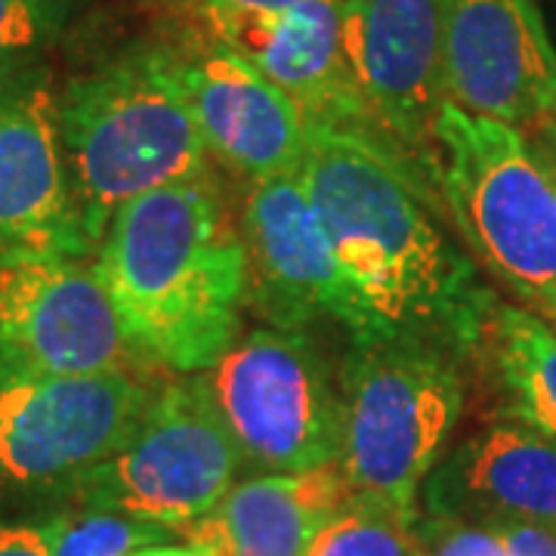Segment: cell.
Returning <instances> with one entry per match:
<instances>
[{"label": "cell", "instance_id": "1", "mask_svg": "<svg viewBox=\"0 0 556 556\" xmlns=\"http://www.w3.org/2000/svg\"><path fill=\"white\" fill-rule=\"evenodd\" d=\"M405 164L371 134L309 124L298 177L356 298L358 338H417L470 353L497 298L442 232Z\"/></svg>", "mask_w": 556, "mask_h": 556}, {"label": "cell", "instance_id": "2", "mask_svg": "<svg viewBox=\"0 0 556 556\" xmlns=\"http://www.w3.org/2000/svg\"><path fill=\"white\" fill-rule=\"evenodd\" d=\"M93 266L139 358L192 375L236 343L248 263L214 177L124 204Z\"/></svg>", "mask_w": 556, "mask_h": 556}, {"label": "cell", "instance_id": "3", "mask_svg": "<svg viewBox=\"0 0 556 556\" xmlns=\"http://www.w3.org/2000/svg\"><path fill=\"white\" fill-rule=\"evenodd\" d=\"M62 159L80 239L146 192L211 177L207 149L167 47H137L56 90Z\"/></svg>", "mask_w": 556, "mask_h": 556}, {"label": "cell", "instance_id": "4", "mask_svg": "<svg viewBox=\"0 0 556 556\" xmlns=\"http://www.w3.org/2000/svg\"><path fill=\"white\" fill-rule=\"evenodd\" d=\"M433 177L485 273L556 331V179L529 137L448 102Z\"/></svg>", "mask_w": 556, "mask_h": 556}, {"label": "cell", "instance_id": "5", "mask_svg": "<svg viewBox=\"0 0 556 556\" xmlns=\"http://www.w3.org/2000/svg\"><path fill=\"white\" fill-rule=\"evenodd\" d=\"M464 415V378L445 346L356 338L340 390L338 470L350 495L417 517V497Z\"/></svg>", "mask_w": 556, "mask_h": 556}, {"label": "cell", "instance_id": "6", "mask_svg": "<svg viewBox=\"0 0 556 556\" xmlns=\"http://www.w3.org/2000/svg\"><path fill=\"white\" fill-rule=\"evenodd\" d=\"M239 467V445L199 375L152 399L137 433L68 492L80 507L186 532L236 485Z\"/></svg>", "mask_w": 556, "mask_h": 556}, {"label": "cell", "instance_id": "7", "mask_svg": "<svg viewBox=\"0 0 556 556\" xmlns=\"http://www.w3.org/2000/svg\"><path fill=\"white\" fill-rule=\"evenodd\" d=\"M241 460L269 473L338 464L340 393L303 331L260 328L204 371Z\"/></svg>", "mask_w": 556, "mask_h": 556}, {"label": "cell", "instance_id": "8", "mask_svg": "<svg viewBox=\"0 0 556 556\" xmlns=\"http://www.w3.org/2000/svg\"><path fill=\"white\" fill-rule=\"evenodd\" d=\"M152 405L130 371L35 375L0 365V485H72L137 433Z\"/></svg>", "mask_w": 556, "mask_h": 556}, {"label": "cell", "instance_id": "9", "mask_svg": "<svg viewBox=\"0 0 556 556\" xmlns=\"http://www.w3.org/2000/svg\"><path fill=\"white\" fill-rule=\"evenodd\" d=\"M137 350L97 266L75 254L0 257V365L35 375L130 371Z\"/></svg>", "mask_w": 556, "mask_h": 556}, {"label": "cell", "instance_id": "10", "mask_svg": "<svg viewBox=\"0 0 556 556\" xmlns=\"http://www.w3.org/2000/svg\"><path fill=\"white\" fill-rule=\"evenodd\" d=\"M343 62L368 130L433 174V130L448 105L439 0H338Z\"/></svg>", "mask_w": 556, "mask_h": 556}, {"label": "cell", "instance_id": "11", "mask_svg": "<svg viewBox=\"0 0 556 556\" xmlns=\"http://www.w3.org/2000/svg\"><path fill=\"white\" fill-rule=\"evenodd\" d=\"M448 100L526 137L556 121V47L535 0H439Z\"/></svg>", "mask_w": 556, "mask_h": 556}, {"label": "cell", "instance_id": "12", "mask_svg": "<svg viewBox=\"0 0 556 556\" xmlns=\"http://www.w3.org/2000/svg\"><path fill=\"white\" fill-rule=\"evenodd\" d=\"M167 53L211 159L251 182L298 174L309 121L291 97L214 31Z\"/></svg>", "mask_w": 556, "mask_h": 556}, {"label": "cell", "instance_id": "13", "mask_svg": "<svg viewBox=\"0 0 556 556\" xmlns=\"http://www.w3.org/2000/svg\"><path fill=\"white\" fill-rule=\"evenodd\" d=\"M248 300L278 331L331 318L362 334L356 298L298 174L251 182L241 214Z\"/></svg>", "mask_w": 556, "mask_h": 556}, {"label": "cell", "instance_id": "14", "mask_svg": "<svg viewBox=\"0 0 556 556\" xmlns=\"http://www.w3.org/2000/svg\"><path fill=\"white\" fill-rule=\"evenodd\" d=\"M20 251H90L72 207L47 65L0 80V257Z\"/></svg>", "mask_w": 556, "mask_h": 556}, {"label": "cell", "instance_id": "15", "mask_svg": "<svg viewBox=\"0 0 556 556\" xmlns=\"http://www.w3.org/2000/svg\"><path fill=\"white\" fill-rule=\"evenodd\" d=\"M204 20L226 47L291 97L309 124L371 134L343 62L338 0H303L276 13L204 7Z\"/></svg>", "mask_w": 556, "mask_h": 556}, {"label": "cell", "instance_id": "16", "mask_svg": "<svg viewBox=\"0 0 556 556\" xmlns=\"http://www.w3.org/2000/svg\"><path fill=\"white\" fill-rule=\"evenodd\" d=\"M424 517L495 532L547 526L556 532V437L497 420L442 455L420 489Z\"/></svg>", "mask_w": 556, "mask_h": 556}, {"label": "cell", "instance_id": "17", "mask_svg": "<svg viewBox=\"0 0 556 556\" xmlns=\"http://www.w3.org/2000/svg\"><path fill=\"white\" fill-rule=\"evenodd\" d=\"M350 497L338 464L306 473H263L232 485L182 535L204 556H306Z\"/></svg>", "mask_w": 556, "mask_h": 556}, {"label": "cell", "instance_id": "18", "mask_svg": "<svg viewBox=\"0 0 556 556\" xmlns=\"http://www.w3.org/2000/svg\"><path fill=\"white\" fill-rule=\"evenodd\" d=\"M479 346L492 365L507 420L556 437V331L535 313L495 300ZM477 346V350H479Z\"/></svg>", "mask_w": 556, "mask_h": 556}, {"label": "cell", "instance_id": "19", "mask_svg": "<svg viewBox=\"0 0 556 556\" xmlns=\"http://www.w3.org/2000/svg\"><path fill=\"white\" fill-rule=\"evenodd\" d=\"M417 517L350 497L313 541L306 556H417Z\"/></svg>", "mask_w": 556, "mask_h": 556}, {"label": "cell", "instance_id": "20", "mask_svg": "<svg viewBox=\"0 0 556 556\" xmlns=\"http://www.w3.org/2000/svg\"><path fill=\"white\" fill-rule=\"evenodd\" d=\"M53 556H130L170 538V529L142 519L80 507L43 522Z\"/></svg>", "mask_w": 556, "mask_h": 556}, {"label": "cell", "instance_id": "21", "mask_svg": "<svg viewBox=\"0 0 556 556\" xmlns=\"http://www.w3.org/2000/svg\"><path fill=\"white\" fill-rule=\"evenodd\" d=\"M80 0H0V80L38 68L60 43Z\"/></svg>", "mask_w": 556, "mask_h": 556}, {"label": "cell", "instance_id": "22", "mask_svg": "<svg viewBox=\"0 0 556 556\" xmlns=\"http://www.w3.org/2000/svg\"><path fill=\"white\" fill-rule=\"evenodd\" d=\"M417 556H507L495 532L452 519L417 517Z\"/></svg>", "mask_w": 556, "mask_h": 556}, {"label": "cell", "instance_id": "23", "mask_svg": "<svg viewBox=\"0 0 556 556\" xmlns=\"http://www.w3.org/2000/svg\"><path fill=\"white\" fill-rule=\"evenodd\" d=\"M495 535L504 544L507 556H556V532L547 526H529V522H517V526H501Z\"/></svg>", "mask_w": 556, "mask_h": 556}, {"label": "cell", "instance_id": "24", "mask_svg": "<svg viewBox=\"0 0 556 556\" xmlns=\"http://www.w3.org/2000/svg\"><path fill=\"white\" fill-rule=\"evenodd\" d=\"M0 556H53L43 522H0Z\"/></svg>", "mask_w": 556, "mask_h": 556}, {"label": "cell", "instance_id": "25", "mask_svg": "<svg viewBox=\"0 0 556 556\" xmlns=\"http://www.w3.org/2000/svg\"><path fill=\"white\" fill-rule=\"evenodd\" d=\"M298 3H303V0H207L204 7L236 10V13H276V10H288Z\"/></svg>", "mask_w": 556, "mask_h": 556}, {"label": "cell", "instance_id": "26", "mask_svg": "<svg viewBox=\"0 0 556 556\" xmlns=\"http://www.w3.org/2000/svg\"><path fill=\"white\" fill-rule=\"evenodd\" d=\"M529 142L535 146V152L541 155V161L547 164V170H551L556 179V121L544 124L535 134H529Z\"/></svg>", "mask_w": 556, "mask_h": 556}, {"label": "cell", "instance_id": "27", "mask_svg": "<svg viewBox=\"0 0 556 556\" xmlns=\"http://www.w3.org/2000/svg\"><path fill=\"white\" fill-rule=\"evenodd\" d=\"M130 556H204L195 547H174V544H155V547H142Z\"/></svg>", "mask_w": 556, "mask_h": 556}]
</instances>
